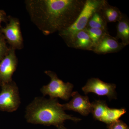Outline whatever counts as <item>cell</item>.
Here are the masks:
<instances>
[{
  "label": "cell",
  "instance_id": "cell-2",
  "mask_svg": "<svg viewBox=\"0 0 129 129\" xmlns=\"http://www.w3.org/2000/svg\"><path fill=\"white\" fill-rule=\"evenodd\" d=\"M57 98L47 99L37 97L26 108L27 122L34 124L53 125L57 127L66 120L77 122L81 119L67 114Z\"/></svg>",
  "mask_w": 129,
  "mask_h": 129
},
{
  "label": "cell",
  "instance_id": "cell-3",
  "mask_svg": "<svg viewBox=\"0 0 129 129\" xmlns=\"http://www.w3.org/2000/svg\"><path fill=\"white\" fill-rule=\"evenodd\" d=\"M107 2L106 0H86L84 7L74 23L58 32L59 35L65 42L77 32L85 29L92 15Z\"/></svg>",
  "mask_w": 129,
  "mask_h": 129
},
{
  "label": "cell",
  "instance_id": "cell-17",
  "mask_svg": "<svg viewBox=\"0 0 129 129\" xmlns=\"http://www.w3.org/2000/svg\"><path fill=\"white\" fill-rule=\"evenodd\" d=\"M4 36L0 32V61L7 54L10 49Z\"/></svg>",
  "mask_w": 129,
  "mask_h": 129
},
{
  "label": "cell",
  "instance_id": "cell-12",
  "mask_svg": "<svg viewBox=\"0 0 129 129\" xmlns=\"http://www.w3.org/2000/svg\"><path fill=\"white\" fill-rule=\"evenodd\" d=\"M65 42L70 47L84 50L92 51L94 47L86 28L77 32Z\"/></svg>",
  "mask_w": 129,
  "mask_h": 129
},
{
  "label": "cell",
  "instance_id": "cell-16",
  "mask_svg": "<svg viewBox=\"0 0 129 129\" xmlns=\"http://www.w3.org/2000/svg\"><path fill=\"white\" fill-rule=\"evenodd\" d=\"M86 29L94 44V46L105 34L109 32L108 31L97 28H86Z\"/></svg>",
  "mask_w": 129,
  "mask_h": 129
},
{
  "label": "cell",
  "instance_id": "cell-8",
  "mask_svg": "<svg viewBox=\"0 0 129 129\" xmlns=\"http://www.w3.org/2000/svg\"><path fill=\"white\" fill-rule=\"evenodd\" d=\"M116 85L113 84L106 83L97 78L88 80L82 89L85 94L93 92L99 96H107L109 99L116 97Z\"/></svg>",
  "mask_w": 129,
  "mask_h": 129
},
{
  "label": "cell",
  "instance_id": "cell-7",
  "mask_svg": "<svg viewBox=\"0 0 129 129\" xmlns=\"http://www.w3.org/2000/svg\"><path fill=\"white\" fill-rule=\"evenodd\" d=\"M0 32L4 36L10 47L16 50L23 48V38L18 19L8 16V22L6 26L0 27Z\"/></svg>",
  "mask_w": 129,
  "mask_h": 129
},
{
  "label": "cell",
  "instance_id": "cell-4",
  "mask_svg": "<svg viewBox=\"0 0 129 129\" xmlns=\"http://www.w3.org/2000/svg\"><path fill=\"white\" fill-rule=\"evenodd\" d=\"M45 73L50 78L51 81L41 89L43 95H48L52 99L60 98L65 101L68 100L71 96L74 87L73 84L69 82L64 83L58 78L55 72L47 70Z\"/></svg>",
  "mask_w": 129,
  "mask_h": 129
},
{
  "label": "cell",
  "instance_id": "cell-19",
  "mask_svg": "<svg viewBox=\"0 0 129 129\" xmlns=\"http://www.w3.org/2000/svg\"><path fill=\"white\" fill-rule=\"evenodd\" d=\"M8 21V16H7L5 11L0 10V27H1V24L3 22L7 23Z\"/></svg>",
  "mask_w": 129,
  "mask_h": 129
},
{
  "label": "cell",
  "instance_id": "cell-5",
  "mask_svg": "<svg viewBox=\"0 0 129 129\" xmlns=\"http://www.w3.org/2000/svg\"><path fill=\"white\" fill-rule=\"evenodd\" d=\"M0 92V111L12 112L16 111L20 104L18 87L13 81L2 83Z\"/></svg>",
  "mask_w": 129,
  "mask_h": 129
},
{
  "label": "cell",
  "instance_id": "cell-18",
  "mask_svg": "<svg viewBox=\"0 0 129 129\" xmlns=\"http://www.w3.org/2000/svg\"><path fill=\"white\" fill-rule=\"evenodd\" d=\"M108 125V129H129L128 125L119 119Z\"/></svg>",
  "mask_w": 129,
  "mask_h": 129
},
{
  "label": "cell",
  "instance_id": "cell-11",
  "mask_svg": "<svg viewBox=\"0 0 129 129\" xmlns=\"http://www.w3.org/2000/svg\"><path fill=\"white\" fill-rule=\"evenodd\" d=\"M72 100L68 103L61 104L63 109L78 112L84 116H87L91 113L92 106L89 98L80 94L77 91L72 92Z\"/></svg>",
  "mask_w": 129,
  "mask_h": 129
},
{
  "label": "cell",
  "instance_id": "cell-9",
  "mask_svg": "<svg viewBox=\"0 0 129 129\" xmlns=\"http://www.w3.org/2000/svg\"><path fill=\"white\" fill-rule=\"evenodd\" d=\"M9 47L8 53L0 61V81L1 83H9L13 80L12 77L17 66L16 50Z\"/></svg>",
  "mask_w": 129,
  "mask_h": 129
},
{
  "label": "cell",
  "instance_id": "cell-13",
  "mask_svg": "<svg viewBox=\"0 0 129 129\" xmlns=\"http://www.w3.org/2000/svg\"><path fill=\"white\" fill-rule=\"evenodd\" d=\"M99 11L107 23L118 22L123 14L117 7L111 6L108 2L105 4Z\"/></svg>",
  "mask_w": 129,
  "mask_h": 129
},
{
  "label": "cell",
  "instance_id": "cell-14",
  "mask_svg": "<svg viewBox=\"0 0 129 129\" xmlns=\"http://www.w3.org/2000/svg\"><path fill=\"white\" fill-rule=\"evenodd\" d=\"M117 34L115 38L121 40L125 46L129 44V19L128 16L123 14L122 18L118 21Z\"/></svg>",
  "mask_w": 129,
  "mask_h": 129
},
{
  "label": "cell",
  "instance_id": "cell-1",
  "mask_svg": "<svg viewBox=\"0 0 129 129\" xmlns=\"http://www.w3.org/2000/svg\"><path fill=\"white\" fill-rule=\"evenodd\" d=\"M86 0H27L25 7L30 19L46 36L72 25Z\"/></svg>",
  "mask_w": 129,
  "mask_h": 129
},
{
  "label": "cell",
  "instance_id": "cell-21",
  "mask_svg": "<svg viewBox=\"0 0 129 129\" xmlns=\"http://www.w3.org/2000/svg\"><path fill=\"white\" fill-rule=\"evenodd\" d=\"M1 81H0V85H1Z\"/></svg>",
  "mask_w": 129,
  "mask_h": 129
},
{
  "label": "cell",
  "instance_id": "cell-10",
  "mask_svg": "<svg viewBox=\"0 0 129 129\" xmlns=\"http://www.w3.org/2000/svg\"><path fill=\"white\" fill-rule=\"evenodd\" d=\"M125 46L109 33H106L95 45L92 51L99 55L117 53Z\"/></svg>",
  "mask_w": 129,
  "mask_h": 129
},
{
  "label": "cell",
  "instance_id": "cell-20",
  "mask_svg": "<svg viewBox=\"0 0 129 129\" xmlns=\"http://www.w3.org/2000/svg\"><path fill=\"white\" fill-rule=\"evenodd\" d=\"M57 128L58 129H67L62 125H59L57 126Z\"/></svg>",
  "mask_w": 129,
  "mask_h": 129
},
{
  "label": "cell",
  "instance_id": "cell-6",
  "mask_svg": "<svg viewBox=\"0 0 129 129\" xmlns=\"http://www.w3.org/2000/svg\"><path fill=\"white\" fill-rule=\"evenodd\" d=\"M91 103L94 118L108 124L119 120L126 112L125 109L109 108L105 101L98 100Z\"/></svg>",
  "mask_w": 129,
  "mask_h": 129
},
{
  "label": "cell",
  "instance_id": "cell-15",
  "mask_svg": "<svg viewBox=\"0 0 129 129\" xmlns=\"http://www.w3.org/2000/svg\"><path fill=\"white\" fill-rule=\"evenodd\" d=\"M99 11L96 12L92 15L88 22L86 28H97L108 31V23L103 18Z\"/></svg>",
  "mask_w": 129,
  "mask_h": 129
}]
</instances>
